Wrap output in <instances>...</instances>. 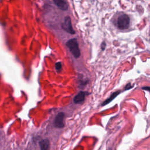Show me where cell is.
I'll return each mask as SVG.
<instances>
[{
    "instance_id": "8992f818",
    "label": "cell",
    "mask_w": 150,
    "mask_h": 150,
    "mask_svg": "<svg viewBox=\"0 0 150 150\" xmlns=\"http://www.w3.org/2000/svg\"><path fill=\"white\" fill-rule=\"evenodd\" d=\"M87 92L86 91H80L74 98V102L76 104H80L84 101L85 97L87 95Z\"/></svg>"
},
{
    "instance_id": "30bf717a",
    "label": "cell",
    "mask_w": 150,
    "mask_h": 150,
    "mask_svg": "<svg viewBox=\"0 0 150 150\" xmlns=\"http://www.w3.org/2000/svg\"><path fill=\"white\" fill-rule=\"evenodd\" d=\"M132 87V86H131V84H130V83H128V84H127L126 85V86H125V90H128V89L131 88Z\"/></svg>"
},
{
    "instance_id": "277c9868",
    "label": "cell",
    "mask_w": 150,
    "mask_h": 150,
    "mask_svg": "<svg viewBox=\"0 0 150 150\" xmlns=\"http://www.w3.org/2000/svg\"><path fill=\"white\" fill-rule=\"evenodd\" d=\"M64 114L62 112H59L55 117L54 120V125L57 128H63L64 126Z\"/></svg>"
},
{
    "instance_id": "8fae6325",
    "label": "cell",
    "mask_w": 150,
    "mask_h": 150,
    "mask_svg": "<svg viewBox=\"0 0 150 150\" xmlns=\"http://www.w3.org/2000/svg\"><path fill=\"white\" fill-rule=\"evenodd\" d=\"M105 46H106V44L105 42H103L101 45V47L102 49V50H104L105 47Z\"/></svg>"
},
{
    "instance_id": "6da1fadb",
    "label": "cell",
    "mask_w": 150,
    "mask_h": 150,
    "mask_svg": "<svg viewBox=\"0 0 150 150\" xmlns=\"http://www.w3.org/2000/svg\"><path fill=\"white\" fill-rule=\"evenodd\" d=\"M66 46L75 58H77L80 56V51L79 47L78 42L76 38L69 40L66 43Z\"/></svg>"
},
{
    "instance_id": "5b68a950",
    "label": "cell",
    "mask_w": 150,
    "mask_h": 150,
    "mask_svg": "<svg viewBox=\"0 0 150 150\" xmlns=\"http://www.w3.org/2000/svg\"><path fill=\"white\" fill-rule=\"evenodd\" d=\"M54 4L62 11L68 9V4L66 0H53Z\"/></svg>"
},
{
    "instance_id": "3957f363",
    "label": "cell",
    "mask_w": 150,
    "mask_h": 150,
    "mask_svg": "<svg viewBox=\"0 0 150 150\" xmlns=\"http://www.w3.org/2000/svg\"><path fill=\"white\" fill-rule=\"evenodd\" d=\"M62 28L64 31L69 33H70L71 35L75 34V31L72 27L71 18L68 16L64 18V21L62 23Z\"/></svg>"
},
{
    "instance_id": "7a4b0ae2",
    "label": "cell",
    "mask_w": 150,
    "mask_h": 150,
    "mask_svg": "<svg viewBox=\"0 0 150 150\" xmlns=\"http://www.w3.org/2000/svg\"><path fill=\"white\" fill-rule=\"evenodd\" d=\"M130 19L128 15L122 14L117 19V27L121 30L127 29L129 26Z\"/></svg>"
},
{
    "instance_id": "52a82bcc",
    "label": "cell",
    "mask_w": 150,
    "mask_h": 150,
    "mask_svg": "<svg viewBox=\"0 0 150 150\" xmlns=\"http://www.w3.org/2000/svg\"><path fill=\"white\" fill-rule=\"evenodd\" d=\"M120 93H121V91H120V90H118V91H115V92H114L113 93H112V94H111L110 97H109L106 100H105V101L103 103L102 105H103H103H105L108 104L109 103H110V102H111V101H112Z\"/></svg>"
},
{
    "instance_id": "9c48e42d",
    "label": "cell",
    "mask_w": 150,
    "mask_h": 150,
    "mask_svg": "<svg viewBox=\"0 0 150 150\" xmlns=\"http://www.w3.org/2000/svg\"><path fill=\"white\" fill-rule=\"evenodd\" d=\"M55 67H56V69L57 70H59L61 69L62 68V64L60 62H57L55 64Z\"/></svg>"
},
{
    "instance_id": "ba28073f",
    "label": "cell",
    "mask_w": 150,
    "mask_h": 150,
    "mask_svg": "<svg viewBox=\"0 0 150 150\" xmlns=\"http://www.w3.org/2000/svg\"><path fill=\"white\" fill-rule=\"evenodd\" d=\"M39 145L41 149H47L49 147V141L48 139H43L39 142Z\"/></svg>"
},
{
    "instance_id": "7c38bea8",
    "label": "cell",
    "mask_w": 150,
    "mask_h": 150,
    "mask_svg": "<svg viewBox=\"0 0 150 150\" xmlns=\"http://www.w3.org/2000/svg\"><path fill=\"white\" fill-rule=\"evenodd\" d=\"M142 90H147V91H148L150 92V87H148V86H146V87H144L142 88Z\"/></svg>"
}]
</instances>
